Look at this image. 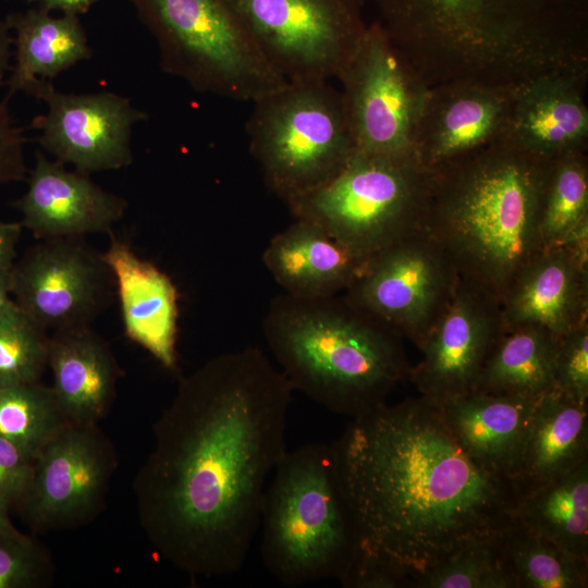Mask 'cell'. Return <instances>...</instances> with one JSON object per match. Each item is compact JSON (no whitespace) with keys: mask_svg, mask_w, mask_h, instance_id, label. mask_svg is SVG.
Here are the masks:
<instances>
[{"mask_svg":"<svg viewBox=\"0 0 588 588\" xmlns=\"http://www.w3.org/2000/svg\"><path fill=\"white\" fill-rule=\"evenodd\" d=\"M293 391L250 346L181 378L133 483L139 524L162 560L196 577L243 568L268 477L286 452Z\"/></svg>","mask_w":588,"mask_h":588,"instance_id":"cell-1","label":"cell"},{"mask_svg":"<svg viewBox=\"0 0 588 588\" xmlns=\"http://www.w3.org/2000/svg\"><path fill=\"white\" fill-rule=\"evenodd\" d=\"M332 448L353 561L392 573L404 588L513 524L514 480L478 465L421 395L353 417Z\"/></svg>","mask_w":588,"mask_h":588,"instance_id":"cell-2","label":"cell"},{"mask_svg":"<svg viewBox=\"0 0 588 588\" xmlns=\"http://www.w3.org/2000/svg\"><path fill=\"white\" fill-rule=\"evenodd\" d=\"M391 40L429 86L517 85L588 65L584 29L549 0H377Z\"/></svg>","mask_w":588,"mask_h":588,"instance_id":"cell-3","label":"cell"},{"mask_svg":"<svg viewBox=\"0 0 588 588\" xmlns=\"http://www.w3.org/2000/svg\"><path fill=\"white\" fill-rule=\"evenodd\" d=\"M550 163L503 140L432 172L425 229L461 278L500 302L543 249L540 212Z\"/></svg>","mask_w":588,"mask_h":588,"instance_id":"cell-4","label":"cell"},{"mask_svg":"<svg viewBox=\"0 0 588 588\" xmlns=\"http://www.w3.org/2000/svg\"><path fill=\"white\" fill-rule=\"evenodd\" d=\"M262 331L293 390L335 414H364L409 378L404 339L344 293L277 295Z\"/></svg>","mask_w":588,"mask_h":588,"instance_id":"cell-5","label":"cell"},{"mask_svg":"<svg viewBox=\"0 0 588 588\" xmlns=\"http://www.w3.org/2000/svg\"><path fill=\"white\" fill-rule=\"evenodd\" d=\"M259 527L262 562L281 585L341 580L357 544L332 444L284 453L266 487Z\"/></svg>","mask_w":588,"mask_h":588,"instance_id":"cell-6","label":"cell"},{"mask_svg":"<svg viewBox=\"0 0 588 588\" xmlns=\"http://www.w3.org/2000/svg\"><path fill=\"white\" fill-rule=\"evenodd\" d=\"M246 130L266 184L285 203L329 183L357 150L341 93L324 79L258 98Z\"/></svg>","mask_w":588,"mask_h":588,"instance_id":"cell-7","label":"cell"},{"mask_svg":"<svg viewBox=\"0 0 588 588\" xmlns=\"http://www.w3.org/2000/svg\"><path fill=\"white\" fill-rule=\"evenodd\" d=\"M152 34L161 69L199 93L255 101L287 82L229 0H130Z\"/></svg>","mask_w":588,"mask_h":588,"instance_id":"cell-8","label":"cell"},{"mask_svg":"<svg viewBox=\"0 0 588 588\" xmlns=\"http://www.w3.org/2000/svg\"><path fill=\"white\" fill-rule=\"evenodd\" d=\"M432 172L415 156L357 151L322 187L286 203L363 259L425 228Z\"/></svg>","mask_w":588,"mask_h":588,"instance_id":"cell-9","label":"cell"},{"mask_svg":"<svg viewBox=\"0 0 588 588\" xmlns=\"http://www.w3.org/2000/svg\"><path fill=\"white\" fill-rule=\"evenodd\" d=\"M339 79L357 151L414 156L415 132L430 87L382 24L366 27Z\"/></svg>","mask_w":588,"mask_h":588,"instance_id":"cell-10","label":"cell"},{"mask_svg":"<svg viewBox=\"0 0 588 588\" xmlns=\"http://www.w3.org/2000/svg\"><path fill=\"white\" fill-rule=\"evenodd\" d=\"M286 81L339 78L366 27L358 0H229Z\"/></svg>","mask_w":588,"mask_h":588,"instance_id":"cell-11","label":"cell"},{"mask_svg":"<svg viewBox=\"0 0 588 588\" xmlns=\"http://www.w3.org/2000/svg\"><path fill=\"white\" fill-rule=\"evenodd\" d=\"M460 278L449 254L422 228L368 257L344 294L420 348Z\"/></svg>","mask_w":588,"mask_h":588,"instance_id":"cell-12","label":"cell"},{"mask_svg":"<svg viewBox=\"0 0 588 588\" xmlns=\"http://www.w3.org/2000/svg\"><path fill=\"white\" fill-rule=\"evenodd\" d=\"M39 241L12 267L13 301L46 332L90 326L115 290L101 253L83 238Z\"/></svg>","mask_w":588,"mask_h":588,"instance_id":"cell-13","label":"cell"},{"mask_svg":"<svg viewBox=\"0 0 588 588\" xmlns=\"http://www.w3.org/2000/svg\"><path fill=\"white\" fill-rule=\"evenodd\" d=\"M117 462L98 425L68 424L37 454L20 499L32 526L49 531L90 520L103 505Z\"/></svg>","mask_w":588,"mask_h":588,"instance_id":"cell-14","label":"cell"},{"mask_svg":"<svg viewBox=\"0 0 588 588\" xmlns=\"http://www.w3.org/2000/svg\"><path fill=\"white\" fill-rule=\"evenodd\" d=\"M28 95L47 105V113L34 118L40 146L76 171L118 170L133 162V126L146 114L130 99L110 91L64 94L51 81H36Z\"/></svg>","mask_w":588,"mask_h":588,"instance_id":"cell-15","label":"cell"},{"mask_svg":"<svg viewBox=\"0 0 588 588\" xmlns=\"http://www.w3.org/2000/svg\"><path fill=\"white\" fill-rule=\"evenodd\" d=\"M501 302L460 278L444 311L420 346L422 357L409 380L419 395L439 405L473 392L503 332Z\"/></svg>","mask_w":588,"mask_h":588,"instance_id":"cell-16","label":"cell"},{"mask_svg":"<svg viewBox=\"0 0 588 588\" xmlns=\"http://www.w3.org/2000/svg\"><path fill=\"white\" fill-rule=\"evenodd\" d=\"M515 86L456 81L430 87L414 156L433 172L503 142Z\"/></svg>","mask_w":588,"mask_h":588,"instance_id":"cell-17","label":"cell"},{"mask_svg":"<svg viewBox=\"0 0 588 588\" xmlns=\"http://www.w3.org/2000/svg\"><path fill=\"white\" fill-rule=\"evenodd\" d=\"M588 65L553 69L515 86L504 142L544 161L587 150Z\"/></svg>","mask_w":588,"mask_h":588,"instance_id":"cell-18","label":"cell"},{"mask_svg":"<svg viewBox=\"0 0 588 588\" xmlns=\"http://www.w3.org/2000/svg\"><path fill=\"white\" fill-rule=\"evenodd\" d=\"M27 184V191L13 206L23 216L22 225L37 240L112 233L113 224L127 209L124 198L107 192L88 174L69 171L39 151Z\"/></svg>","mask_w":588,"mask_h":588,"instance_id":"cell-19","label":"cell"},{"mask_svg":"<svg viewBox=\"0 0 588 588\" xmlns=\"http://www.w3.org/2000/svg\"><path fill=\"white\" fill-rule=\"evenodd\" d=\"M504 328L537 326L562 336L588 321V252L568 244L543 248L501 301Z\"/></svg>","mask_w":588,"mask_h":588,"instance_id":"cell-20","label":"cell"},{"mask_svg":"<svg viewBox=\"0 0 588 588\" xmlns=\"http://www.w3.org/2000/svg\"><path fill=\"white\" fill-rule=\"evenodd\" d=\"M101 255L114 278L126 336L173 370L179 307L172 280L113 234Z\"/></svg>","mask_w":588,"mask_h":588,"instance_id":"cell-21","label":"cell"},{"mask_svg":"<svg viewBox=\"0 0 588 588\" xmlns=\"http://www.w3.org/2000/svg\"><path fill=\"white\" fill-rule=\"evenodd\" d=\"M262 261L285 294L317 298L344 293L360 272L363 259L317 223L295 218L275 234Z\"/></svg>","mask_w":588,"mask_h":588,"instance_id":"cell-22","label":"cell"},{"mask_svg":"<svg viewBox=\"0 0 588 588\" xmlns=\"http://www.w3.org/2000/svg\"><path fill=\"white\" fill-rule=\"evenodd\" d=\"M47 366L69 424L98 425L110 409L120 375L107 342L90 326L51 332Z\"/></svg>","mask_w":588,"mask_h":588,"instance_id":"cell-23","label":"cell"},{"mask_svg":"<svg viewBox=\"0 0 588 588\" xmlns=\"http://www.w3.org/2000/svg\"><path fill=\"white\" fill-rule=\"evenodd\" d=\"M588 461V402L552 387L535 402L510 471L516 486L531 485Z\"/></svg>","mask_w":588,"mask_h":588,"instance_id":"cell-24","label":"cell"},{"mask_svg":"<svg viewBox=\"0 0 588 588\" xmlns=\"http://www.w3.org/2000/svg\"><path fill=\"white\" fill-rule=\"evenodd\" d=\"M536 400L473 391L438 406L449 430L478 465L510 477Z\"/></svg>","mask_w":588,"mask_h":588,"instance_id":"cell-25","label":"cell"},{"mask_svg":"<svg viewBox=\"0 0 588 588\" xmlns=\"http://www.w3.org/2000/svg\"><path fill=\"white\" fill-rule=\"evenodd\" d=\"M7 22L14 32V64L7 81L8 97L27 93L36 81H51L76 63L91 58L78 15L51 16L37 8L11 13Z\"/></svg>","mask_w":588,"mask_h":588,"instance_id":"cell-26","label":"cell"},{"mask_svg":"<svg viewBox=\"0 0 588 588\" xmlns=\"http://www.w3.org/2000/svg\"><path fill=\"white\" fill-rule=\"evenodd\" d=\"M512 516L525 529L588 559V461L547 480L516 486Z\"/></svg>","mask_w":588,"mask_h":588,"instance_id":"cell-27","label":"cell"},{"mask_svg":"<svg viewBox=\"0 0 588 588\" xmlns=\"http://www.w3.org/2000/svg\"><path fill=\"white\" fill-rule=\"evenodd\" d=\"M559 336L537 326L504 328L474 391L538 397L554 387Z\"/></svg>","mask_w":588,"mask_h":588,"instance_id":"cell-28","label":"cell"},{"mask_svg":"<svg viewBox=\"0 0 588 588\" xmlns=\"http://www.w3.org/2000/svg\"><path fill=\"white\" fill-rule=\"evenodd\" d=\"M503 564L517 588H587L588 559L513 522L501 537Z\"/></svg>","mask_w":588,"mask_h":588,"instance_id":"cell-29","label":"cell"},{"mask_svg":"<svg viewBox=\"0 0 588 588\" xmlns=\"http://www.w3.org/2000/svg\"><path fill=\"white\" fill-rule=\"evenodd\" d=\"M588 220V160L585 151L551 161L544 186L540 235L543 248L563 244Z\"/></svg>","mask_w":588,"mask_h":588,"instance_id":"cell-30","label":"cell"},{"mask_svg":"<svg viewBox=\"0 0 588 588\" xmlns=\"http://www.w3.org/2000/svg\"><path fill=\"white\" fill-rule=\"evenodd\" d=\"M68 424L51 385L39 380L0 389V437L35 458Z\"/></svg>","mask_w":588,"mask_h":588,"instance_id":"cell-31","label":"cell"},{"mask_svg":"<svg viewBox=\"0 0 588 588\" xmlns=\"http://www.w3.org/2000/svg\"><path fill=\"white\" fill-rule=\"evenodd\" d=\"M502 535L456 551L420 575L413 588H517L502 561Z\"/></svg>","mask_w":588,"mask_h":588,"instance_id":"cell-32","label":"cell"},{"mask_svg":"<svg viewBox=\"0 0 588 588\" xmlns=\"http://www.w3.org/2000/svg\"><path fill=\"white\" fill-rule=\"evenodd\" d=\"M49 335L16 304L0 315V389L39 381Z\"/></svg>","mask_w":588,"mask_h":588,"instance_id":"cell-33","label":"cell"},{"mask_svg":"<svg viewBox=\"0 0 588 588\" xmlns=\"http://www.w3.org/2000/svg\"><path fill=\"white\" fill-rule=\"evenodd\" d=\"M48 551L32 538L0 536V588H33L52 578Z\"/></svg>","mask_w":588,"mask_h":588,"instance_id":"cell-34","label":"cell"},{"mask_svg":"<svg viewBox=\"0 0 588 588\" xmlns=\"http://www.w3.org/2000/svg\"><path fill=\"white\" fill-rule=\"evenodd\" d=\"M554 387L588 402V321L560 336L554 357Z\"/></svg>","mask_w":588,"mask_h":588,"instance_id":"cell-35","label":"cell"},{"mask_svg":"<svg viewBox=\"0 0 588 588\" xmlns=\"http://www.w3.org/2000/svg\"><path fill=\"white\" fill-rule=\"evenodd\" d=\"M9 99L0 101V184L26 179L24 158L26 138L10 115Z\"/></svg>","mask_w":588,"mask_h":588,"instance_id":"cell-36","label":"cell"},{"mask_svg":"<svg viewBox=\"0 0 588 588\" xmlns=\"http://www.w3.org/2000/svg\"><path fill=\"white\" fill-rule=\"evenodd\" d=\"M34 463L33 455L0 437V493L12 501L20 500L32 480Z\"/></svg>","mask_w":588,"mask_h":588,"instance_id":"cell-37","label":"cell"},{"mask_svg":"<svg viewBox=\"0 0 588 588\" xmlns=\"http://www.w3.org/2000/svg\"><path fill=\"white\" fill-rule=\"evenodd\" d=\"M22 228L21 222H0V271L11 269L16 261Z\"/></svg>","mask_w":588,"mask_h":588,"instance_id":"cell-38","label":"cell"},{"mask_svg":"<svg viewBox=\"0 0 588 588\" xmlns=\"http://www.w3.org/2000/svg\"><path fill=\"white\" fill-rule=\"evenodd\" d=\"M37 9L50 13L60 11L62 14L79 15L86 13L91 5L100 0H28Z\"/></svg>","mask_w":588,"mask_h":588,"instance_id":"cell-39","label":"cell"},{"mask_svg":"<svg viewBox=\"0 0 588 588\" xmlns=\"http://www.w3.org/2000/svg\"><path fill=\"white\" fill-rule=\"evenodd\" d=\"M11 28L7 22L0 21V84L8 71H10V60L12 54L13 38L11 37Z\"/></svg>","mask_w":588,"mask_h":588,"instance_id":"cell-40","label":"cell"},{"mask_svg":"<svg viewBox=\"0 0 588 588\" xmlns=\"http://www.w3.org/2000/svg\"><path fill=\"white\" fill-rule=\"evenodd\" d=\"M12 502L11 499L0 493V536L17 537L23 535L9 517V506Z\"/></svg>","mask_w":588,"mask_h":588,"instance_id":"cell-41","label":"cell"},{"mask_svg":"<svg viewBox=\"0 0 588 588\" xmlns=\"http://www.w3.org/2000/svg\"><path fill=\"white\" fill-rule=\"evenodd\" d=\"M12 268L0 271V315L12 304Z\"/></svg>","mask_w":588,"mask_h":588,"instance_id":"cell-42","label":"cell"}]
</instances>
